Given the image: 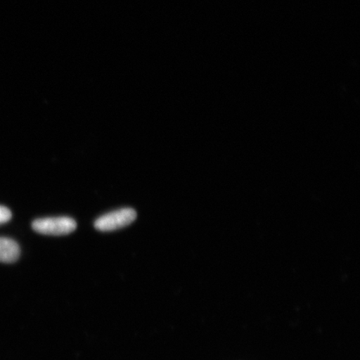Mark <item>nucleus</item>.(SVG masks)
I'll list each match as a JSON object with an SVG mask.
<instances>
[{
  "instance_id": "nucleus-1",
  "label": "nucleus",
  "mask_w": 360,
  "mask_h": 360,
  "mask_svg": "<svg viewBox=\"0 0 360 360\" xmlns=\"http://www.w3.org/2000/svg\"><path fill=\"white\" fill-rule=\"evenodd\" d=\"M32 228L35 232L45 236H65L77 228L75 220L69 217H52L34 220Z\"/></svg>"
},
{
  "instance_id": "nucleus-2",
  "label": "nucleus",
  "mask_w": 360,
  "mask_h": 360,
  "mask_svg": "<svg viewBox=\"0 0 360 360\" xmlns=\"http://www.w3.org/2000/svg\"><path fill=\"white\" fill-rule=\"evenodd\" d=\"M136 218V211L131 208H124L101 216L94 223V227L103 232L114 231L128 226Z\"/></svg>"
},
{
  "instance_id": "nucleus-3",
  "label": "nucleus",
  "mask_w": 360,
  "mask_h": 360,
  "mask_svg": "<svg viewBox=\"0 0 360 360\" xmlns=\"http://www.w3.org/2000/svg\"><path fill=\"white\" fill-rule=\"evenodd\" d=\"M20 250L17 242L8 238L0 237V262L11 264L19 259Z\"/></svg>"
},
{
  "instance_id": "nucleus-4",
  "label": "nucleus",
  "mask_w": 360,
  "mask_h": 360,
  "mask_svg": "<svg viewBox=\"0 0 360 360\" xmlns=\"http://www.w3.org/2000/svg\"><path fill=\"white\" fill-rule=\"evenodd\" d=\"M12 213L6 207L0 205V224L10 221Z\"/></svg>"
}]
</instances>
